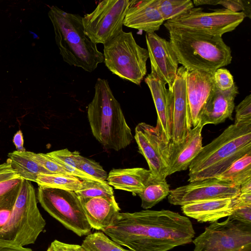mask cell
<instances>
[{"label":"cell","instance_id":"74e56055","mask_svg":"<svg viewBox=\"0 0 251 251\" xmlns=\"http://www.w3.org/2000/svg\"><path fill=\"white\" fill-rule=\"evenodd\" d=\"M50 247L53 251H87L82 245L66 243L57 240L53 241Z\"/></svg>","mask_w":251,"mask_h":251},{"label":"cell","instance_id":"e0dca14e","mask_svg":"<svg viewBox=\"0 0 251 251\" xmlns=\"http://www.w3.org/2000/svg\"><path fill=\"white\" fill-rule=\"evenodd\" d=\"M215 87L213 74L187 71V95L193 127L199 124L203 106Z\"/></svg>","mask_w":251,"mask_h":251},{"label":"cell","instance_id":"60d3db41","mask_svg":"<svg viewBox=\"0 0 251 251\" xmlns=\"http://www.w3.org/2000/svg\"><path fill=\"white\" fill-rule=\"evenodd\" d=\"M15 202L0 207V230L8 221Z\"/></svg>","mask_w":251,"mask_h":251},{"label":"cell","instance_id":"7402d4cb","mask_svg":"<svg viewBox=\"0 0 251 251\" xmlns=\"http://www.w3.org/2000/svg\"><path fill=\"white\" fill-rule=\"evenodd\" d=\"M79 199L92 228L102 231L111 225L120 213V208L114 196Z\"/></svg>","mask_w":251,"mask_h":251},{"label":"cell","instance_id":"f6af8a7d","mask_svg":"<svg viewBox=\"0 0 251 251\" xmlns=\"http://www.w3.org/2000/svg\"><path fill=\"white\" fill-rule=\"evenodd\" d=\"M47 251H53L51 248L50 246Z\"/></svg>","mask_w":251,"mask_h":251},{"label":"cell","instance_id":"f1b7e54d","mask_svg":"<svg viewBox=\"0 0 251 251\" xmlns=\"http://www.w3.org/2000/svg\"><path fill=\"white\" fill-rule=\"evenodd\" d=\"M81 245L87 251H130L122 247L102 232L87 235Z\"/></svg>","mask_w":251,"mask_h":251},{"label":"cell","instance_id":"277c9868","mask_svg":"<svg viewBox=\"0 0 251 251\" xmlns=\"http://www.w3.org/2000/svg\"><path fill=\"white\" fill-rule=\"evenodd\" d=\"M168 31L169 41L178 63L187 71L213 74L231 63V50L221 36L181 28Z\"/></svg>","mask_w":251,"mask_h":251},{"label":"cell","instance_id":"9c48e42d","mask_svg":"<svg viewBox=\"0 0 251 251\" xmlns=\"http://www.w3.org/2000/svg\"><path fill=\"white\" fill-rule=\"evenodd\" d=\"M192 242L194 251H251V224L228 216L211 223Z\"/></svg>","mask_w":251,"mask_h":251},{"label":"cell","instance_id":"6da1fadb","mask_svg":"<svg viewBox=\"0 0 251 251\" xmlns=\"http://www.w3.org/2000/svg\"><path fill=\"white\" fill-rule=\"evenodd\" d=\"M102 231L130 251H168L192 242L195 234L188 217L168 210L120 212Z\"/></svg>","mask_w":251,"mask_h":251},{"label":"cell","instance_id":"d4e9b609","mask_svg":"<svg viewBox=\"0 0 251 251\" xmlns=\"http://www.w3.org/2000/svg\"><path fill=\"white\" fill-rule=\"evenodd\" d=\"M170 190L166 179H160L151 174L145 188L138 194L141 200V207L145 209L152 207L168 196Z\"/></svg>","mask_w":251,"mask_h":251},{"label":"cell","instance_id":"7c38bea8","mask_svg":"<svg viewBox=\"0 0 251 251\" xmlns=\"http://www.w3.org/2000/svg\"><path fill=\"white\" fill-rule=\"evenodd\" d=\"M240 186L216 178L199 180L171 190L168 201L175 205L183 206L197 201L237 198Z\"/></svg>","mask_w":251,"mask_h":251},{"label":"cell","instance_id":"7bdbcfd3","mask_svg":"<svg viewBox=\"0 0 251 251\" xmlns=\"http://www.w3.org/2000/svg\"><path fill=\"white\" fill-rule=\"evenodd\" d=\"M237 208L251 205V193H240Z\"/></svg>","mask_w":251,"mask_h":251},{"label":"cell","instance_id":"7a4b0ae2","mask_svg":"<svg viewBox=\"0 0 251 251\" xmlns=\"http://www.w3.org/2000/svg\"><path fill=\"white\" fill-rule=\"evenodd\" d=\"M251 152V122L228 126L204 147L189 166V178L196 180L216 178L233 162Z\"/></svg>","mask_w":251,"mask_h":251},{"label":"cell","instance_id":"d590c367","mask_svg":"<svg viewBox=\"0 0 251 251\" xmlns=\"http://www.w3.org/2000/svg\"><path fill=\"white\" fill-rule=\"evenodd\" d=\"M234 123L251 122V95L245 98L235 108Z\"/></svg>","mask_w":251,"mask_h":251},{"label":"cell","instance_id":"484cf974","mask_svg":"<svg viewBox=\"0 0 251 251\" xmlns=\"http://www.w3.org/2000/svg\"><path fill=\"white\" fill-rule=\"evenodd\" d=\"M216 178L238 186L251 179V152L235 160Z\"/></svg>","mask_w":251,"mask_h":251},{"label":"cell","instance_id":"8fae6325","mask_svg":"<svg viewBox=\"0 0 251 251\" xmlns=\"http://www.w3.org/2000/svg\"><path fill=\"white\" fill-rule=\"evenodd\" d=\"M245 18L242 12H235L225 8L203 12L201 8H193L166 21L164 25L168 30L181 28L222 37L224 34L235 29Z\"/></svg>","mask_w":251,"mask_h":251},{"label":"cell","instance_id":"f546056e","mask_svg":"<svg viewBox=\"0 0 251 251\" xmlns=\"http://www.w3.org/2000/svg\"><path fill=\"white\" fill-rule=\"evenodd\" d=\"M159 11L164 20L174 19L194 8L191 0H157Z\"/></svg>","mask_w":251,"mask_h":251},{"label":"cell","instance_id":"83f0119b","mask_svg":"<svg viewBox=\"0 0 251 251\" xmlns=\"http://www.w3.org/2000/svg\"><path fill=\"white\" fill-rule=\"evenodd\" d=\"M53 159L61 162L75 177L82 180H98L96 178L80 170L78 168L77 159L80 153L76 151L73 152L67 149L57 150L47 153Z\"/></svg>","mask_w":251,"mask_h":251},{"label":"cell","instance_id":"ffe728a7","mask_svg":"<svg viewBox=\"0 0 251 251\" xmlns=\"http://www.w3.org/2000/svg\"><path fill=\"white\" fill-rule=\"evenodd\" d=\"M164 22L158 8L157 0H132L126 15L124 25L151 33L158 30Z\"/></svg>","mask_w":251,"mask_h":251},{"label":"cell","instance_id":"9a60e30c","mask_svg":"<svg viewBox=\"0 0 251 251\" xmlns=\"http://www.w3.org/2000/svg\"><path fill=\"white\" fill-rule=\"evenodd\" d=\"M187 71L178 68L174 82L173 94V121L172 138L174 145L182 142L192 128V119L186 88Z\"/></svg>","mask_w":251,"mask_h":251},{"label":"cell","instance_id":"836d02e7","mask_svg":"<svg viewBox=\"0 0 251 251\" xmlns=\"http://www.w3.org/2000/svg\"><path fill=\"white\" fill-rule=\"evenodd\" d=\"M77 165L80 170L95 178L106 181L108 175L98 162L80 154L77 159Z\"/></svg>","mask_w":251,"mask_h":251},{"label":"cell","instance_id":"52a82bcc","mask_svg":"<svg viewBox=\"0 0 251 251\" xmlns=\"http://www.w3.org/2000/svg\"><path fill=\"white\" fill-rule=\"evenodd\" d=\"M103 62L113 74L140 85L147 74L148 50L136 43L132 32L123 31L105 43Z\"/></svg>","mask_w":251,"mask_h":251},{"label":"cell","instance_id":"3957f363","mask_svg":"<svg viewBox=\"0 0 251 251\" xmlns=\"http://www.w3.org/2000/svg\"><path fill=\"white\" fill-rule=\"evenodd\" d=\"M94 88L93 98L87 107L93 136L105 149L118 151L126 148L133 136L120 103L107 79L98 78Z\"/></svg>","mask_w":251,"mask_h":251},{"label":"cell","instance_id":"603a6c76","mask_svg":"<svg viewBox=\"0 0 251 251\" xmlns=\"http://www.w3.org/2000/svg\"><path fill=\"white\" fill-rule=\"evenodd\" d=\"M151 175L149 170L140 167L114 169L108 173L106 180L115 189L138 195L145 188Z\"/></svg>","mask_w":251,"mask_h":251},{"label":"cell","instance_id":"2e32d148","mask_svg":"<svg viewBox=\"0 0 251 251\" xmlns=\"http://www.w3.org/2000/svg\"><path fill=\"white\" fill-rule=\"evenodd\" d=\"M145 82L151 91L157 113L155 128L163 140L169 143L172 138V92L166 88V83L154 73L148 75Z\"/></svg>","mask_w":251,"mask_h":251},{"label":"cell","instance_id":"ba28073f","mask_svg":"<svg viewBox=\"0 0 251 251\" xmlns=\"http://www.w3.org/2000/svg\"><path fill=\"white\" fill-rule=\"evenodd\" d=\"M37 199L51 216L79 236L87 235L92 227L75 192L38 187Z\"/></svg>","mask_w":251,"mask_h":251},{"label":"cell","instance_id":"4316f807","mask_svg":"<svg viewBox=\"0 0 251 251\" xmlns=\"http://www.w3.org/2000/svg\"><path fill=\"white\" fill-rule=\"evenodd\" d=\"M39 187L75 192L83 187V180L74 176L59 174L39 175L36 180Z\"/></svg>","mask_w":251,"mask_h":251},{"label":"cell","instance_id":"30bf717a","mask_svg":"<svg viewBox=\"0 0 251 251\" xmlns=\"http://www.w3.org/2000/svg\"><path fill=\"white\" fill-rule=\"evenodd\" d=\"M132 0H104L83 17L86 36L95 44H105L123 30L124 21Z\"/></svg>","mask_w":251,"mask_h":251},{"label":"cell","instance_id":"4fadbf2b","mask_svg":"<svg viewBox=\"0 0 251 251\" xmlns=\"http://www.w3.org/2000/svg\"><path fill=\"white\" fill-rule=\"evenodd\" d=\"M134 138L138 151L146 159L151 174L162 179L169 176L167 144L159 135L155 127L147 123H139L135 128Z\"/></svg>","mask_w":251,"mask_h":251},{"label":"cell","instance_id":"e575fe53","mask_svg":"<svg viewBox=\"0 0 251 251\" xmlns=\"http://www.w3.org/2000/svg\"><path fill=\"white\" fill-rule=\"evenodd\" d=\"M213 75L216 87L221 91L227 90L235 84L233 75L226 68L218 69L214 72Z\"/></svg>","mask_w":251,"mask_h":251},{"label":"cell","instance_id":"1f68e13d","mask_svg":"<svg viewBox=\"0 0 251 251\" xmlns=\"http://www.w3.org/2000/svg\"><path fill=\"white\" fill-rule=\"evenodd\" d=\"M28 155L35 161L52 174H59L73 176L63 165L49 156L47 153H35L27 151Z\"/></svg>","mask_w":251,"mask_h":251},{"label":"cell","instance_id":"ab89813d","mask_svg":"<svg viewBox=\"0 0 251 251\" xmlns=\"http://www.w3.org/2000/svg\"><path fill=\"white\" fill-rule=\"evenodd\" d=\"M0 251H33L16 243L0 238Z\"/></svg>","mask_w":251,"mask_h":251},{"label":"cell","instance_id":"5bb4252c","mask_svg":"<svg viewBox=\"0 0 251 251\" xmlns=\"http://www.w3.org/2000/svg\"><path fill=\"white\" fill-rule=\"evenodd\" d=\"M146 44L151 73L155 74L172 91L178 69V61L169 41L155 32L146 33Z\"/></svg>","mask_w":251,"mask_h":251},{"label":"cell","instance_id":"ac0fdd59","mask_svg":"<svg viewBox=\"0 0 251 251\" xmlns=\"http://www.w3.org/2000/svg\"><path fill=\"white\" fill-rule=\"evenodd\" d=\"M203 126L200 123L193 127L184 141L177 145L167 144L169 165L168 175L186 170L192 160L202 148L201 131Z\"/></svg>","mask_w":251,"mask_h":251},{"label":"cell","instance_id":"8992f818","mask_svg":"<svg viewBox=\"0 0 251 251\" xmlns=\"http://www.w3.org/2000/svg\"><path fill=\"white\" fill-rule=\"evenodd\" d=\"M37 200L33 185L23 179L10 218L0 230V238L23 247L35 242L46 224Z\"/></svg>","mask_w":251,"mask_h":251},{"label":"cell","instance_id":"5b68a950","mask_svg":"<svg viewBox=\"0 0 251 251\" xmlns=\"http://www.w3.org/2000/svg\"><path fill=\"white\" fill-rule=\"evenodd\" d=\"M48 15L56 44L65 62L92 72L103 62V53L85 33L82 16L67 13L56 6L50 7Z\"/></svg>","mask_w":251,"mask_h":251},{"label":"cell","instance_id":"f35d334b","mask_svg":"<svg viewBox=\"0 0 251 251\" xmlns=\"http://www.w3.org/2000/svg\"><path fill=\"white\" fill-rule=\"evenodd\" d=\"M20 178L8 161L0 164V182Z\"/></svg>","mask_w":251,"mask_h":251},{"label":"cell","instance_id":"d6986e66","mask_svg":"<svg viewBox=\"0 0 251 251\" xmlns=\"http://www.w3.org/2000/svg\"><path fill=\"white\" fill-rule=\"evenodd\" d=\"M238 93L235 84L226 91H221L216 86L203 106L200 117L201 124L204 126L207 124L224 123L227 119L233 120L234 100Z\"/></svg>","mask_w":251,"mask_h":251},{"label":"cell","instance_id":"44dd1931","mask_svg":"<svg viewBox=\"0 0 251 251\" xmlns=\"http://www.w3.org/2000/svg\"><path fill=\"white\" fill-rule=\"evenodd\" d=\"M238 197L209 200L181 206L183 213L199 222H215L228 217L237 208Z\"/></svg>","mask_w":251,"mask_h":251},{"label":"cell","instance_id":"b9f144b4","mask_svg":"<svg viewBox=\"0 0 251 251\" xmlns=\"http://www.w3.org/2000/svg\"><path fill=\"white\" fill-rule=\"evenodd\" d=\"M13 142L16 148V151H26L24 147L23 134L21 130H19L14 134Z\"/></svg>","mask_w":251,"mask_h":251},{"label":"cell","instance_id":"cb8c5ba5","mask_svg":"<svg viewBox=\"0 0 251 251\" xmlns=\"http://www.w3.org/2000/svg\"><path fill=\"white\" fill-rule=\"evenodd\" d=\"M6 160L12 168L20 178L29 181L36 182L37 176L40 174H51L33 160L27 154L26 151H14L9 152Z\"/></svg>","mask_w":251,"mask_h":251},{"label":"cell","instance_id":"4dcf8cb0","mask_svg":"<svg viewBox=\"0 0 251 251\" xmlns=\"http://www.w3.org/2000/svg\"><path fill=\"white\" fill-rule=\"evenodd\" d=\"M75 192L80 198L114 196L112 187L102 180H83L82 188Z\"/></svg>","mask_w":251,"mask_h":251},{"label":"cell","instance_id":"ee69618b","mask_svg":"<svg viewBox=\"0 0 251 251\" xmlns=\"http://www.w3.org/2000/svg\"><path fill=\"white\" fill-rule=\"evenodd\" d=\"M240 193H251V179L240 185Z\"/></svg>","mask_w":251,"mask_h":251},{"label":"cell","instance_id":"d6a6232c","mask_svg":"<svg viewBox=\"0 0 251 251\" xmlns=\"http://www.w3.org/2000/svg\"><path fill=\"white\" fill-rule=\"evenodd\" d=\"M22 180L18 178L0 182V207L15 202Z\"/></svg>","mask_w":251,"mask_h":251},{"label":"cell","instance_id":"8d00e7d4","mask_svg":"<svg viewBox=\"0 0 251 251\" xmlns=\"http://www.w3.org/2000/svg\"><path fill=\"white\" fill-rule=\"evenodd\" d=\"M229 217L244 223L251 224V205L236 208Z\"/></svg>","mask_w":251,"mask_h":251}]
</instances>
